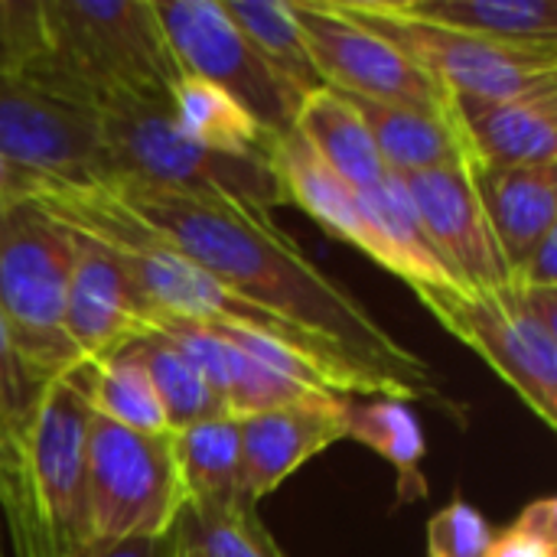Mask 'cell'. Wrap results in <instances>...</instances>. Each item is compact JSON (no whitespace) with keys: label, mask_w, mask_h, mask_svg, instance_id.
I'll return each mask as SVG.
<instances>
[{"label":"cell","mask_w":557,"mask_h":557,"mask_svg":"<svg viewBox=\"0 0 557 557\" xmlns=\"http://www.w3.org/2000/svg\"><path fill=\"white\" fill-rule=\"evenodd\" d=\"M157 238L235 297L300 330L369 375L388 398L441 401L431 366L395 339L343 284L317 268L268 212L157 186L101 183Z\"/></svg>","instance_id":"1"},{"label":"cell","mask_w":557,"mask_h":557,"mask_svg":"<svg viewBox=\"0 0 557 557\" xmlns=\"http://www.w3.org/2000/svg\"><path fill=\"white\" fill-rule=\"evenodd\" d=\"M88 424L75 382L46 385L29 421L0 434V522L13 557H88Z\"/></svg>","instance_id":"2"},{"label":"cell","mask_w":557,"mask_h":557,"mask_svg":"<svg viewBox=\"0 0 557 557\" xmlns=\"http://www.w3.org/2000/svg\"><path fill=\"white\" fill-rule=\"evenodd\" d=\"M42 23L46 52L23 78L85 114L114 95L170 98L183 82L153 0H42Z\"/></svg>","instance_id":"3"},{"label":"cell","mask_w":557,"mask_h":557,"mask_svg":"<svg viewBox=\"0 0 557 557\" xmlns=\"http://www.w3.org/2000/svg\"><path fill=\"white\" fill-rule=\"evenodd\" d=\"M88 114L95 117L104 150L101 183L215 196L258 212L287 206L268 157L215 153L193 144L176 127L170 98L114 95L98 101Z\"/></svg>","instance_id":"4"},{"label":"cell","mask_w":557,"mask_h":557,"mask_svg":"<svg viewBox=\"0 0 557 557\" xmlns=\"http://www.w3.org/2000/svg\"><path fill=\"white\" fill-rule=\"evenodd\" d=\"M421 307L473 349L545 424L557 428V290L506 277L496 287H421Z\"/></svg>","instance_id":"5"},{"label":"cell","mask_w":557,"mask_h":557,"mask_svg":"<svg viewBox=\"0 0 557 557\" xmlns=\"http://www.w3.org/2000/svg\"><path fill=\"white\" fill-rule=\"evenodd\" d=\"M75 242V232L33 199L0 209V320L46 382L82 369L65 336Z\"/></svg>","instance_id":"6"},{"label":"cell","mask_w":557,"mask_h":557,"mask_svg":"<svg viewBox=\"0 0 557 557\" xmlns=\"http://www.w3.org/2000/svg\"><path fill=\"white\" fill-rule=\"evenodd\" d=\"M343 13L388 39L450 98H519L557 91V46L496 42L421 23L392 10L388 0H333Z\"/></svg>","instance_id":"7"},{"label":"cell","mask_w":557,"mask_h":557,"mask_svg":"<svg viewBox=\"0 0 557 557\" xmlns=\"http://www.w3.org/2000/svg\"><path fill=\"white\" fill-rule=\"evenodd\" d=\"M85 480L95 545L131 539L163 542L186 509L170 431L137 434L91 414Z\"/></svg>","instance_id":"8"},{"label":"cell","mask_w":557,"mask_h":557,"mask_svg":"<svg viewBox=\"0 0 557 557\" xmlns=\"http://www.w3.org/2000/svg\"><path fill=\"white\" fill-rule=\"evenodd\" d=\"M153 10L183 75L232 95L268 137L294 127L304 98L268 69L219 0H153Z\"/></svg>","instance_id":"9"},{"label":"cell","mask_w":557,"mask_h":557,"mask_svg":"<svg viewBox=\"0 0 557 557\" xmlns=\"http://www.w3.org/2000/svg\"><path fill=\"white\" fill-rule=\"evenodd\" d=\"M290 7L326 88L372 101L450 108L454 98L428 72L401 55L388 39L343 13L333 0H294Z\"/></svg>","instance_id":"10"},{"label":"cell","mask_w":557,"mask_h":557,"mask_svg":"<svg viewBox=\"0 0 557 557\" xmlns=\"http://www.w3.org/2000/svg\"><path fill=\"white\" fill-rule=\"evenodd\" d=\"M0 157L62 183L104 180L95 117L46 95L23 75H0Z\"/></svg>","instance_id":"11"},{"label":"cell","mask_w":557,"mask_h":557,"mask_svg":"<svg viewBox=\"0 0 557 557\" xmlns=\"http://www.w3.org/2000/svg\"><path fill=\"white\" fill-rule=\"evenodd\" d=\"M75 264L65 297V336L82 366L111 359L153 333L157 313L124 264L95 238L75 232Z\"/></svg>","instance_id":"12"},{"label":"cell","mask_w":557,"mask_h":557,"mask_svg":"<svg viewBox=\"0 0 557 557\" xmlns=\"http://www.w3.org/2000/svg\"><path fill=\"white\" fill-rule=\"evenodd\" d=\"M401 183L437 258L460 287L480 290L509 277L467 166L405 173Z\"/></svg>","instance_id":"13"},{"label":"cell","mask_w":557,"mask_h":557,"mask_svg":"<svg viewBox=\"0 0 557 557\" xmlns=\"http://www.w3.org/2000/svg\"><path fill=\"white\" fill-rule=\"evenodd\" d=\"M339 401L287 405L238 421L245 503L258 506L274 496L304 463L343 441Z\"/></svg>","instance_id":"14"},{"label":"cell","mask_w":557,"mask_h":557,"mask_svg":"<svg viewBox=\"0 0 557 557\" xmlns=\"http://www.w3.org/2000/svg\"><path fill=\"white\" fill-rule=\"evenodd\" d=\"M463 137L486 166L557 163V91L519 98H454Z\"/></svg>","instance_id":"15"},{"label":"cell","mask_w":557,"mask_h":557,"mask_svg":"<svg viewBox=\"0 0 557 557\" xmlns=\"http://www.w3.org/2000/svg\"><path fill=\"white\" fill-rule=\"evenodd\" d=\"M346 95V91H343ZM369 127L382 163L388 173H421L444 166H476V157L463 137L454 101L450 108H421V104H395L346 95Z\"/></svg>","instance_id":"16"},{"label":"cell","mask_w":557,"mask_h":557,"mask_svg":"<svg viewBox=\"0 0 557 557\" xmlns=\"http://www.w3.org/2000/svg\"><path fill=\"white\" fill-rule=\"evenodd\" d=\"M486 222L506 271L512 274L529 251L557 228V163L542 166H470Z\"/></svg>","instance_id":"17"},{"label":"cell","mask_w":557,"mask_h":557,"mask_svg":"<svg viewBox=\"0 0 557 557\" xmlns=\"http://www.w3.org/2000/svg\"><path fill=\"white\" fill-rule=\"evenodd\" d=\"M268 160L281 180L284 199L287 206H297L300 212H307L320 228H326L333 238L359 248L362 255H369L375 264H382L379 255V242L366 222L359 193L352 186H346L317 153L313 147L304 140V134L297 127L271 137L268 144Z\"/></svg>","instance_id":"18"},{"label":"cell","mask_w":557,"mask_h":557,"mask_svg":"<svg viewBox=\"0 0 557 557\" xmlns=\"http://www.w3.org/2000/svg\"><path fill=\"white\" fill-rule=\"evenodd\" d=\"M366 222L379 242V255L385 271H392L395 277H401L411 290L421 287H460L450 271L444 268V261L437 258L418 212L414 202L401 183V176L388 173L379 186L362 189L359 193Z\"/></svg>","instance_id":"19"},{"label":"cell","mask_w":557,"mask_h":557,"mask_svg":"<svg viewBox=\"0 0 557 557\" xmlns=\"http://www.w3.org/2000/svg\"><path fill=\"white\" fill-rule=\"evenodd\" d=\"M294 127L304 134L313 153L356 193L372 189L388 176L369 127L343 91L320 88L307 95L300 101Z\"/></svg>","instance_id":"20"},{"label":"cell","mask_w":557,"mask_h":557,"mask_svg":"<svg viewBox=\"0 0 557 557\" xmlns=\"http://www.w3.org/2000/svg\"><path fill=\"white\" fill-rule=\"evenodd\" d=\"M343 441H356L366 450L379 454L398 473L401 499H421L428 483L421 476V463L428 454V437L418 411L408 401L385 395H359L339 401Z\"/></svg>","instance_id":"21"},{"label":"cell","mask_w":557,"mask_h":557,"mask_svg":"<svg viewBox=\"0 0 557 557\" xmlns=\"http://www.w3.org/2000/svg\"><path fill=\"white\" fill-rule=\"evenodd\" d=\"M401 16L496 42L557 46L555 0H388Z\"/></svg>","instance_id":"22"},{"label":"cell","mask_w":557,"mask_h":557,"mask_svg":"<svg viewBox=\"0 0 557 557\" xmlns=\"http://www.w3.org/2000/svg\"><path fill=\"white\" fill-rule=\"evenodd\" d=\"M186 506H232L242 496V431L238 418L215 414L170 431Z\"/></svg>","instance_id":"23"},{"label":"cell","mask_w":557,"mask_h":557,"mask_svg":"<svg viewBox=\"0 0 557 557\" xmlns=\"http://www.w3.org/2000/svg\"><path fill=\"white\" fill-rule=\"evenodd\" d=\"M75 388L82 392L88 411L114 428L137 431V434H166V414L160 408V398L153 392V382L140 362V356L131 349L82 366L69 375Z\"/></svg>","instance_id":"24"},{"label":"cell","mask_w":557,"mask_h":557,"mask_svg":"<svg viewBox=\"0 0 557 557\" xmlns=\"http://www.w3.org/2000/svg\"><path fill=\"white\" fill-rule=\"evenodd\" d=\"M228 20L245 33L255 52L268 62V69L290 85L300 98L326 88L300 20L287 0H219Z\"/></svg>","instance_id":"25"},{"label":"cell","mask_w":557,"mask_h":557,"mask_svg":"<svg viewBox=\"0 0 557 557\" xmlns=\"http://www.w3.org/2000/svg\"><path fill=\"white\" fill-rule=\"evenodd\" d=\"M170 111L183 137L206 150L235 157H268L271 137L232 95H225L212 82L183 75V82L170 91Z\"/></svg>","instance_id":"26"},{"label":"cell","mask_w":557,"mask_h":557,"mask_svg":"<svg viewBox=\"0 0 557 557\" xmlns=\"http://www.w3.org/2000/svg\"><path fill=\"white\" fill-rule=\"evenodd\" d=\"M170 535L196 557H287L251 503L186 506Z\"/></svg>","instance_id":"27"},{"label":"cell","mask_w":557,"mask_h":557,"mask_svg":"<svg viewBox=\"0 0 557 557\" xmlns=\"http://www.w3.org/2000/svg\"><path fill=\"white\" fill-rule=\"evenodd\" d=\"M134 352L140 356V362L153 382V392L160 398V408L166 414L170 431H180V428H189L196 421L225 414L219 408V401L212 398V392L206 388V382L199 379V372L163 336H147L140 343H134Z\"/></svg>","instance_id":"28"},{"label":"cell","mask_w":557,"mask_h":557,"mask_svg":"<svg viewBox=\"0 0 557 557\" xmlns=\"http://www.w3.org/2000/svg\"><path fill=\"white\" fill-rule=\"evenodd\" d=\"M490 542V519L467 499H450L428 522V557H486Z\"/></svg>","instance_id":"29"},{"label":"cell","mask_w":557,"mask_h":557,"mask_svg":"<svg viewBox=\"0 0 557 557\" xmlns=\"http://www.w3.org/2000/svg\"><path fill=\"white\" fill-rule=\"evenodd\" d=\"M42 52V0H0V75H23Z\"/></svg>","instance_id":"30"},{"label":"cell","mask_w":557,"mask_h":557,"mask_svg":"<svg viewBox=\"0 0 557 557\" xmlns=\"http://www.w3.org/2000/svg\"><path fill=\"white\" fill-rule=\"evenodd\" d=\"M46 385L49 382L39 379L20 356L7 323L0 320V434H10L29 421Z\"/></svg>","instance_id":"31"},{"label":"cell","mask_w":557,"mask_h":557,"mask_svg":"<svg viewBox=\"0 0 557 557\" xmlns=\"http://www.w3.org/2000/svg\"><path fill=\"white\" fill-rule=\"evenodd\" d=\"M486 557H557V499L539 496L503 529L493 532Z\"/></svg>","instance_id":"32"},{"label":"cell","mask_w":557,"mask_h":557,"mask_svg":"<svg viewBox=\"0 0 557 557\" xmlns=\"http://www.w3.org/2000/svg\"><path fill=\"white\" fill-rule=\"evenodd\" d=\"M509 277L519 281V284H529V287L557 290V228L555 232H548V235L529 251V258H525Z\"/></svg>","instance_id":"33"},{"label":"cell","mask_w":557,"mask_h":557,"mask_svg":"<svg viewBox=\"0 0 557 557\" xmlns=\"http://www.w3.org/2000/svg\"><path fill=\"white\" fill-rule=\"evenodd\" d=\"M49 176L10 160V157H0V209L13 206V202H26L39 193V186L46 183Z\"/></svg>","instance_id":"34"},{"label":"cell","mask_w":557,"mask_h":557,"mask_svg":"<svg viewBox=\"0 0 557 557\" xmlns=\"http://www.w3.org/2000/svg\"><path fill=\"white\" fill-rule=\"evenodd\" d=\"M166 539L150 542V539H131V542H108V545H91L88 557H166Z\"/></svg>","instance_id":"35"},{"label":"cell","mask_w":557,"mask_h":557,"mask_svg":"<svg viewBox=\"0 0 557 557\" xmlns=\"http://www.w3.org/2000/svg\"><path fill=\"white\" fill-rule=\"evenodd\" d=\"M170 557H196V555H189V552H186L173 535H170Z\"/></svg>","instance_id":"36"},{"label":"cell","mask_w":557,"mask_h":557,"mask_svg":"<svg viewBox=\"0 0 557 557\" xmlns=\"http://www.w3.org/2000/svg\"><path fill=\"white\" fill-rule=\"evenodd\" d=\"M166 542H170V539H166ZM166 557H170V545H166Z\"/></svg>","instance_id":"37"},{"label":"cell","mask_w":557,"mask_h":557,"mask_svg":"<svg viewBox=\"0 0 557 557\" xmlns=\"http://www.w3.org/2000/svg\"><path fill=\"white\" fill-rule=\"evenodd\" d=\"M0 557H3V548H0Z\"/></svg>","instance_id":"38"}]
</instances>
